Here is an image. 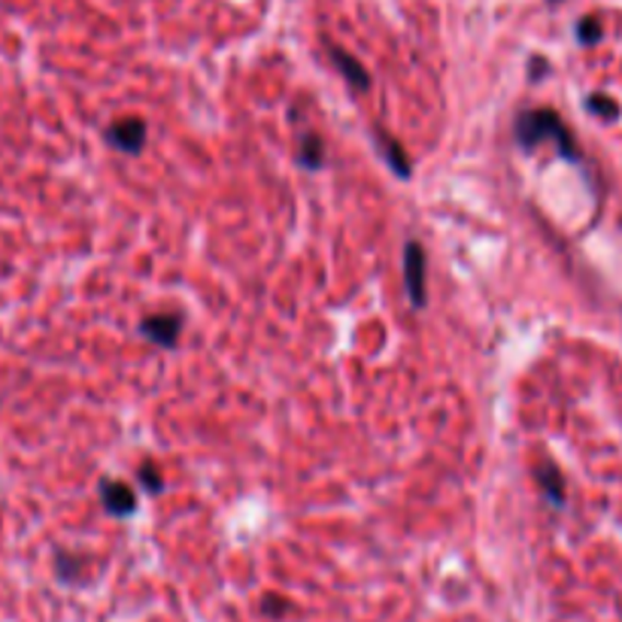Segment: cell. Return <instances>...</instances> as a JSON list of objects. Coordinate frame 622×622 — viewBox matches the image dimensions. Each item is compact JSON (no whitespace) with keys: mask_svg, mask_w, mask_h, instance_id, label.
<instances>
[{"mask_svg":"<svg viewBox=\"0 0 622 622\" xmlns=\"http://www.w3.org/2000/svg\"><path fill=\"white\" fill-rule=\"evenodd\" d=\"M538 480H541V486L547 489L555 501L562 498V486H559V473H555V468H538Z\"/></svg>","mask_w":622,"mask_h":622,"instance_id":"cell-10","label":"cell"},{"mask_svg":"<svg viewBox=\"0 0 622 622\" xmlns=\"http://www.w3.org/2000/svg\"><path fill=\"white\" fill-rule=\"evenodd\" d=\"M598 37V27H596V22L592 19H586L580 25V40L583 43H592Z\"/></svg>","mask_w":622,"mask_h":622,"instance_id":"cell-12","label":"cell"},{"mask_svg":"<svg viewBox=\"0 0 622 622\" xmlns=\"http://www.w3.org/2000/svg\"><path fill=\"white\" fill-rule=\"evenodd\" d=\"M377 143H379V152L386 155V162H389V167H392L395 174L401 176V179H407L410 176V162H407L404 150L395 143L392 137L383 134V131H377Z\"/></svg>","mask_w":622,"mask_h":622,"instance_id":"cell-7","label":"cell"},{"mask_svg":"<svg viewBox=\"0 0 622 622\" xmlns=\"http://www.w3.org/2000/svg\"><path fill=\"white\" fill-rule=\"evenodd\" d=\"M516 140L526 150H535L543 140H555L568 159H577V152L571 146L568 131H565V125H562V119L555 116L553 109H528V113H523L516 119Z\"/></svg>","mask_w":622,"mask_h":622,"instance_id":"cell-1","label":"cell"},{"mask_svg":"<svg viewBox=\"0 0 622 622\" xmlns=\"http://www.w3.org/2000/svg\"><path fill=\"white\" fill-rule=\"evenodd\" d=\"M404 285L413 310H422L429 304V292H425V249L416 240H407L404 246Z\"/></svg>","mask_w":622,"mask_h":622,"instance_id":"cell-2","label":"cell"},{"mask_svg":"<svg viewBox=\"0 0 622 622\" xmlns=\"http://www.w3.org/2000/svg\"><path fill=\"white\" fill-rule=\"evenodd\" d=\"M140 480H143V486L150 489V492H162L164 489V477L159 473L155 465H140Z\"/></svg>","mask_w":622,"mask_h":622,"instance_id":"cell-9","label":"cell"},{"mask_svg":"<svg viewBox=\"0 0 622 622\" xmlns=\"http://www.w3.org/2000/svg\"><path fill=\"white\" fill-rule=\"evenodd\" d=\"M328 55H331L335 68L340 70V77L350 82L352 89H359V92H367V89H371V73H367L365 64H362L359 58H352L347 49H340L335 43H328Z\"/></svg>","mask_w":622,"mask_h":622,"instance_id":"cell-5","label":"cell"},{"mask_svg":"<svg viewBox=\"0 0 622 622\" xmlns=\"http://www.w3.org/2000/svg\"><path fill=\"white\" fill-rule=\"evenodd\" d=\"M322 162H325L322 140H319L316 134H304V140H301V150H298L301 167H307V171H319Z\"/></svg>","mask_w":622,"mask_h":622,"instance_id":"cell-8","label":"cell"},{"mask_svg":"<svg viewBox=\"0 0 622 622\" xmlns=\"http://www.w3.org/2000/svg\"><path fill=\"white\" fill-rule=\"evenodd\" d=\"M107 143L113 150L125 152V155H137L146 143V122L137 119V116H128V119H119L107 128Z\"/></svg>","mask_w":622,"mask_h":622,"instance_id":"cell-3","label":"cell"},{"mask_svg":"<svg viewBox=\"0 0 622 622\" xmlns=\"http://www.w3.org/2000/svg\"><path fill=\"white\" fill-rule=\"evenodd\" d=\"M101 501H104L109 514L116 516H131L137 510V495L119 480H104L101 483Z\"/></svg>","mask_w":622,"mask_h":622,"instance_id":"cell-6","label":"cell"},{"mask_svg":"<svg viewBox=\"0 0 622 622\" xmlns=\"http://www.w3.org/2000/svg\"><path fill=\"white\" fill-rule=\"evenodd\" d=\"M285 608H289V605H285L283 598L268 596L265 601H261V610H265L268 617H280V613H285Z\"/></svg>","mask_w":622,"mask_h":622,"instance_id":"cell-11","label":"cell"},{"mask_svg":"<svg viewBox=\"0 0 622 622\" xmlns=\"http://www.w3.org/2000/svg\"><path fill=\"white\" fill-rule=\"evenodd\" d=\"M183 325L186 319L179 313H159L140 322V335L155 343V347H176V340L183 335Z\"/></svg>","mask_w":622,"mask_h":622,"instance_id":"cell-4","label":"cell"}]
</instances>
